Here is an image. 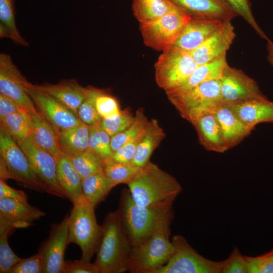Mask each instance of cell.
Wrapping results in <instances>:
<instances>
[{"label": "cell", "mask_w": 273, "mask_h": 273, "mask_svg": "<svg viewBox=\"0 0 273 273\" xmlns=\"http://www.w3.org/2000/svg\"><path fill=\"white\" fill-rule=\"evenodd\" d=\"M127 185L133 201L140 207L173 205L183 191L174 177L150 161Z\"/></svg>", "instance_id": "6da1fadb"}, {"label": "cell", "mask_w": 273, "mask_h": 273, "mask_svg": "<svg viewBox=\"0 0 273 273\" xmlns=\"http://www.w3.org/2000/svg\"><path fill=\"white\" fill-rule=\"evenodd\" d=\"M118 209L132 248L144 242L163 222L174 217L173 205L140 207L134 202L128 189L122 191Z\"/></svg>", "instance_id": "7a4b0ae2"}, {"label": "cell", "mask_w": 273, "mask_h": 273, "mask_svg": "<svg viewBox=\"0 0 273 273\" xmlns=\"http://www.w3.org/2000/svg\"><path fill=\"white\" fill-rule=\"evenodd\" d=\"M102 225L103 235L94 262L99 272L128 271L132 246L124 230L118 209L108 213Z\"/></svg>", "instance_id": "3957f363"}, {"label": "cell", "mask_w": 273, "mask_h": 273, "mask_svg": "<svg viewBox=\"0 0 273 273\" xmlns=\"http://www.w3.org/2000/svg\"><path fill=\"white\" fill-rule=\"evenodd\" d=\"M95 207L85 198L73 204L68 215V243L79 247L80 259L91 261L99 248L103 235V227L98 224Z\"/></svg>", "instance_id": "277c9868"}, {"label": "cell", "mask_w": 273, "mask_h": 273, "mask_svg": "<svg viewBox=\"0 0 273 273\" xmlns=\"http://www.w3.org/2000/svg\"><path fill=\"white\" fill-rule=\"evenodd\" d=\"M173 219L163 222L146 240L132 248L128 271L130 273H155L171 256L174 247L170 239Z\"/></svg>", "instance_id": "5b68a950"}, {"label": "cell", "mask_w": 273, "mask_h": 273, "mask_svg": "<svg viewBox=\"0 0 273 273\" xmlns=\"http://www.w3.org/2000/svg\"><path fill=\"white\" fill-rule=\"evenodd\" d=\"M0 155V179H12L26 189L45 192L24 152L1 126Z\"/></svg>", "instance_id": "8992f818"}, {"label": "cell", "mask_w": 273, "mask_h": 273, "mask_svg": "<svg viewBox=\"0 0 273 273\" xmlns=\"http://www.w3.org/2000/svg\"><path fill=\"white\" fill-rule=\"evenodd\" d=\"M167 97L180 116L192 123L204 114L214 113L222 104L220 79L204 82L183 94Z\"/></svg>", "instance_id": "52a82bcc"}, {"label": "cell", "mask_w": 273, "mask_h": 273, "mask_svg": "<svg viewBox=\"0 0 273 273\" xmlns=\"http://www.w3.org/2000/svg\"><path fill=\"white\" fill-rule=\"evenodd\" d=\"M197 66L191 52L171 47L155 63L156 82L167 94L183 85Z\"/></svg>", "instance_id": "ba28073f"}, {"label": "cell", "mask_w": 273, "mask_h": 273, "mask_svg": "<svg viewBox=\"0 0 273 273\" xmlns=\"http://www.w3.org/2000/svg\"><path fill=\"white\" fill-rule=\"evenodd\" d=\"M192 17L176 7L161 17L140 24L144 43L157 51L171 47L179 37Z\"/></svg>", "instance_id": "9c48e42d"}, {"label": "cell", "mask_w": 273, "mask_h": 273, "mask_svg": "<svg viewBox=\"0 0 273 273\" xmlns=\"http://www.w3.org/2000/svg\"><path fill=\"white\" fill-rule=\"evenodd\" d=\"M171 241L173 252L155 273H222L224 260L215 261L203 257L180 235H174Z\"/></svg>", "instance_id": "30bf717a"}, {"label": "cell", "mask_w": 273, "mask_h": 273, "mask_svg": "<svg viewBox=\"0 0 273 273\" xmlns=\"http://www.w3.org/2000/svg\"><path fill=\"white\" fill-rule=\"evenodd\" d=\"M18 145L27 156L45 192L60 198H67L58 179L55 158L40 147L31 134Z\"/></svg>", "instance_id": "8fae6325"}, {"label": "cell", "mask_w": 273, "mask_h": 273, "mask_svg": "<svg viewBox=\"0 0 273 273\" xmlns=\"http://www.w3.org/2000/svg\"><path fill=\"white\" fill-rule=\"evenodd\" d=\"M222 103L234 105L254 99L267 98L262 93L255 80L243 71L229 65L220 78Z\"/></svg>", "instance_id": "7c38bea8"}, {"label": "cell", "mask_w": 273, "mask_h": 273, "mask_svg": "<svg viewBox=\"0 0 273 273\" xmlns=\"http://www.w3.org/2000/svg\"><path fill=\"white\" fill-rule=\"evenodd\" d=\"M68 215L59 223H52L48 238L38 248L43 262V273H63L65 252L68 243Z\"/></svg>", "instance_id": "4fadbf2b"}, {"label": "cell", "mask_w": 273, "mask_h": 273, "mask_svg": "<svg viewBox=\"0 0 273 273\" xmlns=\"http://www.w3.org/2000/svg\"><path fill=\"white\" fill-rule=\"evenodd\" d=\"M25 89L39 111L60 132L75 126L81 121L74 112L61 102L36 88L28 81Z\"/></svg>", "instance_id": "5bb4252c"}, {"label": "cell", "mask_w": 273, "mask_h": 273, "mask_svg": "<svg viewBox=\"0 0 273 273\" xmlns=\"http://www.w3.org/2000/svg\"><path fill=\"white\" fill-rule=\"evenodd\" d=\"M28 81L13 63L11 56L0 54V94L12 99L29 114L38 111L26 92L24 85Z\"/></svg>", "instance_id": "9a60e30c"}, {"label": "cell", "mask_w": 273, "mask_h": 273, "mask_svg": "<svg viewBox=\"0 0 273 273\" xmlns=\"http://www.w3.org/2000/svg\"><path fill=\"white\" fill-rule=\"evenodd\" d=\"M45 215L43 211L28 201L0 198V228H27Z\"/></svg>", "instance_id": "2e32d148"}, {"label": "cell", "mask_w": 273, "mask_h": 273, "mask_svg": "<svg viewBox=\"0 0 273 273\" xmlns=\"http://www.w3.org/2000/svg\"><path fill=\"white\" fill-rule=\"evenodd\" d=\"M236 36L231 21H225L205 41L191 53L198 65L207 63L226 55Z\"/></svg>", "instance_id": "e0dca14e"}, {"label": "cell", "mask_w": 273, "mask_h": 273, "mask_svg": "<svg viewBox=\"0 0 273 273\" xmlns=\"http://www.w3.org/2000/svg\"><path fill=\"white\" fill-rule=\"evenodd\" d=\"M223 22L217 19L192 17L171 47L192 52L219 28Z\"/></svg>", "instance_id": "ac0fdd59"}, {"label": "cell", "mask_w": 273, "mask_h": 273, "mask_svg": "<svg viewBox=\"0 0 273 273\" xmlns=\"http://www.w3.org/2000/svg\"><path fill=\"white\" fill-rule=\"evenodd\" d=\"M213 113L228 150L238 145L254 129L244 123L229 105L222 103Z\"/></svg>", "instance_id": "d6986e66"}, {"label": "cell", "mask_w": 273, "mask_h": 273, "mask_svg": "<svg viewBox=\"0 0 273 273\" xmlns=\"http://www.w3.org/2000/svg\"><path fill=\"white\" fill-rule=\"evenodd\" d=\"M192 17L231 21L237 17L224 0H170Z\"/></svg>", "instance_id": "ffe728a7"}, {"label": "cell", "mask_w": 273, "mask_h": 273, "mask_svg": "<svg viewBox=\"0 0 273 273\" xmlns=\"http://www.w3.org/2000/svg\"><path fill=\"white\" fill-rule=\"evenodd\" d=\"M34 85L61 102L78 116L79 107L85 97L86 87L81 86L76 79L62 80L56 84Z\"/></svg>", "instance_id": "44dd1931"}, {"label": "cell", "mask_w": 273, "mask_h": 273, "mask_svg": "<svg viewBox=\"0 0 273 273\" xmlns=\"http://www.w3.org/2000/svg\"><path fill=\"white\" fill-rule=\"evenodd\" d=\"M191 124L196 130L199 143L206 150L220 153L228 150L220 125L213 113L204 114Z\"/></svg>", "instance_id": "7402d4cb"}, {"label": "cell", "mask_w": 273, "mask_h": 273, "mask_svg": "<svg viewBox=\"0 0 273 273\" xmlns=\"http://www.w3.org/2000/svg\"><path fill=\"white\" fill-rule=\"evenodd\" d=\"M229 105L244 123L253 129L261 123H273V101L267 98Z\"/></svg>", "instance_id": "603a6c76"}, {"label": "cell", "mask_w": 273, "mask_h": 273, "mask_svg": "<svg viewBox=\"0 0 273 273\" xmlns=\"http://www.w3.org/2000/svg\"><path fill=\"white\" fill-rule=\"evenodd\" d=\"M56 160L58 179L66 195L67 199L72 204L83 200L84 197L82 179L71 163L69 157L62 153Z\"/></svg>", "instance_id": "cb8c5ba5"}, {"label": "cell", "mask_w": 273, "mask_h": 273, "mask_svg": "<svg viewBox=\"0 0 273 273\" xmlns=\"http://www.w3.org/2000/svg\"><path fill=\"white\" fill-rule=\"evenodd\" d=\"M32 135L36 143L56 160L61 154L58 132L40 111L30 114Z\"/></svg>", "instance_id": "d4e9b609"}, {"label": "cell", "mask_w": 273, "mask_h": 273, "mask_svg": "<svg viewBox=\"0 0 273 273\" xmlns=\"http://www.w3.org/2000/svg\"><path fill=\"white\" fill-rule=\"evenodd\" d=\"M228 65L226 56L215 61L198 65L187 81L181 86L166 94L167 97L183 94L199 84L221 78L225 68Z\"/></svg>", "instance_id": "484cf974"}, {"label": "cell", "mask_w": 273, "mask_h": 273, "mask_svg": "<svg viewBox=\"0 0 273 273\" xmlns=\"http://www.w3.org/2000/svg\"><path fill=\"white\" fill-rule=\"evenodd\" d=\"M165 136V132L158 121L155 119L149 120L140 139L131 163L140 167L145 166Z\"/></svg>", "instance_id": "4316f807"}, {"label": "cell", "mask_w": 273, "mask_h": 273, "mask_svg": "<svg viewBox=\"0 0 273 273\" xmlns=\"http://www.w3.org/2000/svg\"><path fill=\"white\" fill-rule=\"evenodd\" d=\"M89 126L82 121L77 125L58 132L61 153L73 156L88 149Z\"/></svg>", "instance_id": "83f0119b"}, {"label": "cell", "mask_w": 273, "mask_h": 273, "mask_svg": "<svg viewBox=\"0 0 273 273\" xmlns=\"http://www.w3.org/2000/svg\"><path fill=\"white\" fill-rule=\"evenodd\" d=\"M82 187L84 198L96 208L115 187L103 170L83 178Z\"/></svg>", "instance_id": "f1b7e54d"}, {"label": "cell", "mask_w": 273, "mask_h": 273, "mask_svg": "<svg viewBox=\"0 0 273 273\" xmlns=\"http://www.w3.org/2000/svg\"><path fill=\"white\" fill-rule=\"evenodd\" d=\"M175 7L170 0H132L133 14L140 24L155 20Z\"/></svg>", "instance_id": "f546056e"}, {"label": "cell", "mask_w": 273, "mask_h": 273, "mask_svg": "<svg viewBox=\"0 0 273 273\" xmlns=\"http://www.w3.org/2000/svg\"><path fill=\"white\" fill-rule=\"evenodd\" d=\"M0 37L10 39L23 47L29 46L16 26L14 0H0Z\"/></svg>", "instance_id": "4dcf8cb0"}, {"label": "cell", "mask_w": 273, "mask_h": 273, "mask_svg": "<svg viewBox=\"0 0 273 273\" xmlns=\"http://www.w3.org/2000/svg\"><path fill=\"white\" fill-rule=\"evenodd\" d=\"M0 120L1 126L18 145L32 134L31 118L28 113H14Z\"/></svg>", "instance_id": "1f68e13d"}, {"label": "cell", "mask_w": 273, "mask_h": 273, "mask_svg": "<svg viewBox=\"0 0 273 273\" xmlns=\"http://www.w3.org/2000/svg\"><path fill=\"white\" fill-rule=\"evenodd\" d=\"M68 157L82 180L104 169L105 160L90 150Z\"/></svg>", "instance_id": "d6a6232c"}, {"label": "cell", "mask_w": 273, "mask_h": 273, "mask_svg": "<svg viewBox=\"0 0 273 273\" xmlns=\"http://www.w3.org/2000/svg\"><path fill=\"white\" fill-rule=\"evenodd\" d=\"M141 168L131 163L119 162L110 158L105 161L104 171L114 187H116L121 184L127 185Z\"/></svg>", "instance_id": "836d02e7"}, {"label": "cell", "mask_w": 273, "mask_h": 273, "mask_svg": "<svg viewBox=\"0 0 273 273\" xmlns=\"http://www.w3.org/2000/svg\"><path fill=\"white\" fill-rule=\"evenodd\" d=\"M149 121L144 110L142 108L138 110L132 123L123 131L111 138L110 145L113 152L140 136L146 129Z\"/></svg>", "instance_id": "e575fe53"}, {"label": "cell", "mask_w": 273, "mask_h": 273, "mask_svg": "<svg viewBox=\"0 0 273 273\" xmlns=\"http://www.w3.org/2000/svg\"><path fill=\"white\" fill-rule=\"evenodd\" d=\"M111 136L101 127L100 122L89 126L88 150L98 155L105 161L111 157Z\"/></svg>", "instance_id": "d590c367"}, {"label": "cell", "mask_w": 273, "mask_h": 273, "mask_svg": "<svg viewBox=\"0 0 273 273\" xmlns=\"http://www.w3.org/2000/svg\"><path fill=\"white\" fill-rule=\"evenodd\" d=\"M85 87V97L79 107L78 116L81 121L91 126L100 122L102 119L96 105V98L101 89L91 85Z\"/></svg>", "instance_id": "8d00e7d4"}, {"label": "cell", "mask_w": 273, "mask_h": 273, "mask_svg": "<svg viewBox=\"0 0 273 273\" xmlns=\"http://www.w3.org/2000/svg\"><path fill=\"white\" fill-rule=\"evenodd\" d=\"M14 230L0 228V272L10 273L21 258L15 254L8 243V237Z\"/></svg>", "instance_id": "74e56055"}, {"label": "cell", "mask_w": 273, "mask_h": 273, "mask_svg": "<svg viewBox=\"0 0 273 273\" xmlns=\"http://www.w3.org/2000/svg\"><path fill=\"white\" fill-rule=\"evenodd\" d=\"M134 116L127 110L121 111L120 114L107 118H102L101 127L111 136L126 129L133 122Z\"/></svg>", "instance_id": "f35d334b"}, {"label": "cell", "mask_w": 273, "mask_h": 273, "mask_svg": "<svg viewBox=\"0 0 273 273\" xmlns=\"http://www.w3.org/2000/svg\"><path fill=\"white\" fill-rule=\"evenodd\" d=\"M237 16L242 17L257 34L266 41L269 39L257 24L249 0H224Z\"/></svg>", "instance_id": "ab89813d"}, {"label": "cell", "mask_w": 273, "mask_h": 273, "mask_svg": "<svg viewBox=\"0 0 273 273\" xmlns=\"http://www.w3.org/2000/svg\"><path fill=\"white\" fill-rule=\"evenodd\" d=\"M96 105L102 118H107L121 112L117 100L103 89L101 90L96 98Z\"/></svg>", "instance_id": "60d3db41"}, {"label": "cell", "mask_w": 273, "mask_h": 273, "mask_svg": "<svg viewBox=\"0 0 273 273\" xmlns=\"http://www.w3.org/2000/svg\"><path fill=\"white\" fill-rule=\"evenodd\" d=\"M245 257L249 273H273V249L257 256Z\"/></svg>", "instance_id": "b9f144b4"}, {"label": "cell", "mask_w": 273, "mask_h": 273, "mask_svg": "<svg viewBox=\"0 0 273 273\" xmlns=\"http://www.w3.org/2000/svg\"><path fill=\"white\" fill-rule=\"evenodd\" d=\"M224 260L222 273H249L246 257L241 254L238 248H234L229 257Z\"/></svg>", "instance_id": "7bdbcfd3"}, {"label": "cell", "mask_w": 273, "mask_h": 273, "mask_svg": "<svg viewBox=\"0 0 273 273\" xmlns=\"http://www.w3.org/2000/svg\"><path fill=\"white\" fill-rule=\"evenodd\" d=\"M43 262L38 252L31 257L21 258L10 273H43Z\"/></svg>", "instance_id": "ee69618b"}, {"label": "cell", "mask_w": 273, "mask_h": 273, "mask_svg": "<svg viewBox=\"0 0 273 273\" xmlns=\"http://www.w3.org/2000/svg\"><path fill=\"white\" fill-rule=\"evenodd\" d=\"M143 133L138 138L130 141L113 152L111 158L119 162L131 163L138 143Z\"/></svg>", "instance_id": "f6af8a7d"}, {"label": "cell", "mask_w": 273, "mask_h": 273, "mask_svg": "<svg viewBox=\"0 0 273 273\" xmlns=\"http://www.w3.org/2000/svg\"><path fill=\"white\" fill-rule=\"evenodd\" d=\"M63 273H100L95 263L81 259L66 260Z\"/></svg>", "instance_id": "bcb514c9"}, {"label": "cell", "mask_w": 273, "mask_h": 273, "mask_svg": "<svg viewBox=\"0 0 273 273\" xmlns=\"http://www.w3.org/2000/svg\"><path fill=\"white\" fill-rule=\"evenodd\" d=\"M14 113H28L16 102L0 94V119Z\"/></svg>", "instance_id": "7dc6e473"}, {"label": "cell", "mask_w": 273, "mask_h": 273, "mask_svg": "<svg viewBox=\"0 0 273 273\" xmlns=\"http://www.w3.org/2000/svg\"><path fill=\"white\" fill-rule=\"evenodd\" d=\"M0 198H10L28 201V197L25 192L11 187L5 180L2 179H0Z\"/></svg>", "instance_id": "c3c4849f"}, {"label": "cell", "mask_w": 273, "mask_h": 273, "mask_svg": "<svg viewBox=\"0 0 273 273\" xmlns=\"http://www.w3.org/2000/svg\"><path fill=\"white\" fill-rule=\"evenodd\" d=\"M267 59L273 66V42L269 40L267 41Z\"/></svg>", "instance_id": "681fc988"}]
</instances>
